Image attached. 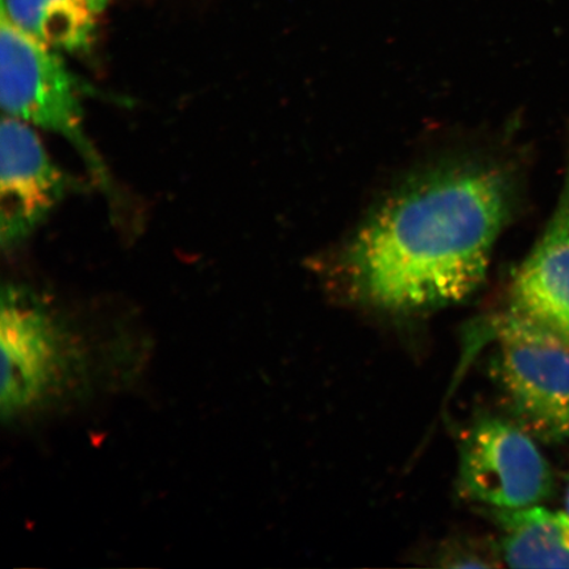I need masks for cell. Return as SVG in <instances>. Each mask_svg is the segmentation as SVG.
Listing matches in <instances>:
<instances>
[{
  "label": "cell",
  "instance_id": "1",
  "mask_svg": "<svg viewBox=\"0 0 569 569\" xmlns=\"http://www.w3.org/2000/svg\"><path fill=\"white\" fill-rule=\"evenodd\" d=\"M511 201L508 176L483 163L440 168L403 184L346 249L352 289L395 311L465 300L486 277Z\"/></svg>",
  "mask_w": 569,
  "mask_h": 569
},
{
  "label": "cell",
  "instance_id": "2",
  "mask_svg": "<svg viewBox=\"0 0 569 569\" xmlns=\"http://www.w3.org/2000/svg\"><path fill=\"white\" fill-rule=\"evenodd\" d=\"M83 87L53 49L0 17V102L4 116L59 134L81 154L96 180L111 194V178L84 132Z\"/></svg>",
  "mask_w": 569,
  "mask_h": 569
},
{
  "label": "cell",
  "instance_id": "3",
  "mask_svg": "<svg viewBox=\"0 0 569 569\" xmlns=\"http://www.w3.org/2000/svg\"><path fill=\"white\" fill-rule=\"evenodd\" d=\"M498 327L496 379L518 425L546 442H566L569 346L513 311Z\"/></svg>",
  "mask_w": 569,
  "mask_h": 569
},
{
  "label": "cell",
  "instance_id": "4",
  "mask_svg": "<svg viewBox=\"0 0 569 569\" xmlns=\"http://www.w3.org/2000/svg\"><path fill=\"white\" fill-rule=\"evenodd\" d=\"M2 412L16 418L41 407L70 372L71 348L62 326L30 289L2 293Z\"/></svg>",
  "mask_w": 569,
  "mask_h": 569
},
{
  "label": "cell",
  "instance_id": "5",
  "mask_svg": "<svg viewBox=\"0 0 569 569\" xmlns=\"http://www.w3.org/2000/svg\"><path fill=\"white\" fill-rule=\"evenodd\" d=\"M459 482L465 496L501 510L537 507L553 490L549 461L530 433L498 418H483L467 432Z\"/></svg>",
  "mask_w": 569,
  "mask_h": 569
},
{
  "label": "cell",
  "instance_id": "6",
  "mask_svg": "<svg viewBox=\"0 0 569 569\" xmlns=\"http://www.w3.org/2000/svg\"><path fill=\"white\" fill-rule=\"evenodd\" d=\"M71 189L31 124L4 116L0 126V243L12 251L51 216Z\"/></svg>",
  "mask_w": 569,
  "mask_h": 569
},
{
  "label": "cell",
  "instance_id": "7",
  "mask_svg": "<svg viewBox=\"0 0 569 569\" xmlns=\"http://www.w3.org/2000/svg\"><path fill=\"white\" fill-rule=\"evenodd\" d=\"M510 311L569 346V198L518 269Z\"/></svg>",
  "mask_w": 569,
  "mask_h": 569
},
{
  "label": "cell",
  "instance_id": "8",
  "mask_svg": "<svg viewBox=\"0 0 569 569\" xmlns=\"http://www.w3.org/2000/svg\"><path fill=\"white\" fill-rule=\"evenodd\" d=\"M501 551L513 568H569V513L537 507L502 510Z\"/></svg>",
  "mask_w": 569,
  "mask_h": 569
},
{
  "label": "cell",
  "instance_id": "9",
  "mask_svg": "<svg viewBox=\"0 0 569 569\" xmlns=\"http://www.w3.org/2000/svg\"><path fill=\"white\" fill-rule=\"evenodd\" d=\"M2 12L53 51H87L94 40L98 16L81 0H3Z\"/></svg>",
  "mask_w": 569,
  "mask_h": 569
},
{
  "label": "cell",
  "instance_id": "10",
  "mask_svg": "<svg viewBox=\"0 0 569 569\" xmlns=\"http://www.w3.org/2000/svg\"><path fill=\"white\" fill-rule=\"evenodd\" d=\"M84 4H88L92 11L99 16L106 10V7L109 6L110 0H81Z\"/></svg>",
  "mask_w": 569,
  "mask_h": 569
},
{
  "label": "cell",
  "instance_id": "11",
  "mask_svg": "<svg viewBox=\"0 0 569 569\" xmlns=\"http://www.w3.org/2000/svg\"><path fill=\"white\" fill-rule=\"evenodd\" d=\"M565 503H566V510H567V511H568V513H569V482H568L567 490H566V500H565Z\"/></svg>",
  "mask_w": 569,
  "mask_h": 569
}]
</instances>
